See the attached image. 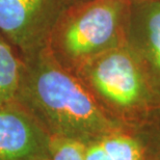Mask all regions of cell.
Masks as SVG:
<instances>
[{
  "label": "cell",
  "mask_w": 160,
  "mask_h": 160,
  "mask_svg": "<svg viewBox=\"0 0 160 160\" xmlns=\"http://www.w3.org/2000/svg\"><path fill=\"white\" fill-rule=\"evenodd\" d=\"M126 45L160 96L159 0H130Z\"/></svg>",
  "instance_id": "6"
},
{
  "label": "cell",
  "mask_w": 160,
  "mask_h": 160,
  "mask_svg": "<svg viewBox=\"0 0 160 160\" xmlns=\"http://www.w3.org/2000/svg\"><path fill=\"white\" fill-rule=\"evenodd\" d=\"M68 0H0V34L21 57L47 47Z\"/></svg>",
  "instance_id": "4"
},
{
  "label": "cell",
  "mask_w": 160,
  "mask_h": 160,
  "mask_svg": "<svg viewBox=\"0 0 160 160\" xmlns=\"http://www.w3.org/2000/svg\"><path fill=\"white\" fill-rule=\"evenodd\" d=\"M111 119L131 131L160 107V96L127 45L95 57L75 73Z\"/></svg>",
  "instance_id": "2"
},
{
  "label": "cell",
  "mask_w": 160,
  "mask_h": 160,
  "mask_svg": "<svg viewBox=\"0 0 160 160\" xmlns=\"http://www.w3.org/2000/svg\"><path fill=\"white\" fill-rule=\"evenodd\" d=\"M112 160H147L139 139L128 130H119L99 139Z\"/></svg>",
  "instance_id": "8"
},
{
  "label": "cell",
  "mask_w": 160,
  "mask_h": 160,
  "mask_svg": "<svg viewBox=\"0 0 160 160\" xmlns=\"http://www.w3.org/2000/svg\"><path fill=\"white\" fill-rule=\"evenodd\" d=\"M50 135L16 101L0 104V160L49 158Z\"/></svg>",
  "instance_id": "5"
},
{
  "label": "cell",
  "mask_w": 160,
  "mask_h": 160,
  "mask_svg": "<svg viewBox=\"0 0 160 160\" xmlns=\"http://www.w3.org/2000/svg\"><path fill=\"white\" fill-rule=\"evenodd\" d=\"M15 101L50 136H65L84 143L127 130L102 109L74 72L54 58L46 48L22 57Z\"/></svg>",
  "instance_id": "1"
},
{
  "label": "cell",
  "mask_w": 160,
  "mask_h": 160,
  "mask_svg": "<svg viewBox=\"0 0 160 160\" xmlns=\"http://www.w3.org/2000/svg\"><path fill=\"white\" fill-rule=\"evenodd\" d=\"M40 160H50L49 158H44V159H40Z\"/></svg>",
  "instance_id": "13"
},
{
  "label": "cell",
  "mask_w": 160,
  "mask_h": 160,
  "mask_svg": "<svg viewBox=\"0 0 160 160\" xmlns=\"http://www.w3.org/2000/svg\"><path fill=\"white\" fill-rule=\"evenodd\" d=\"M159 1H160V0H159Z\"/></svg>",
  "instance_id": "14"
},
{
  "label": "cell",
  "mask_w": 160,
  "mask_h": 160,
  "mask_svg": "<svg viewBox=\"0 0 160 160\" xmlns=\"http://www.w3.org/2000/svg\"><path fill=\"white\" fill-rule=\"evenodd\" d=\"M86 160H112L105 151L99 140L91 142L85 145Z\"/></svg>",
  "instance_id": "11"
},
{
  "label": "cell",
  "mask_w": 160,
  "mask_h": 160,
  "mask_svg": "<svg viewBox=\"0 0 160 160\" xmlns=\"http://www.w3.org/2000/svg\"><path fill=\"white\" fill-rule=\"evenodd\" d=\"M130 132L139 139L147 160H160V107Z\"/></svg>",
  "instance_id": "9"
},
{
  "label": "cell",
  "mask_w": 160,
  "mask_h": 160,
  "mask_svg": "<svg viewBox=\"0 0 160 160\" xmlns=\"http://www.w3.org/2000/svg\"><path fill=\"white\" fill-rule=\"evenodd\" d=\"M85 145L78 139L65 136H50V160H86Z\"/></svg>",
  "instance_id": "10"
},
{
  "label": "cell",
  "mask_w": 160,
  "mask_h": 160,
  "mask_svg": "<svg viewBox=\"0 0 160 160\" xmlns=\"http://www.w3.org/2000/svg\"><path fill=\"white\" fill-rule=\"evenodd\" d=\"M86 1H92V0H68L69 4H76V3H81V2H86Z\"/></svg>",
  "instance_id": "12"
},
{
  "label": "cell",
  "mask_w": 160,
  "mask_h": 160,
  "mask_svg": "<svg viewBox=\"0 0 160 160\" xmlns=\"http://www.w3.org/2000/svg\"><path fill=\"white\" fill-rule=\"evenodd\" d=\"M130 0H92L71 4L52 29L47 49L70 71L126 45Z\"/></svg>",
  "instance_id": "3"
},
{
  "label": "cell",
  "mask_w": 160,
  "mask_h": 160,
  "mask_svg": "<svg viewBox=\"0 0 160 160\" xmlns=\"http://www.w3.org/2000/svg\"><path fill=\"white\" fill-rule=\"evenodd\" d=\"M22 69V57L0 34V104L15 101Z\"/></svg>",
  "instance_id": "7"
}]
</instances>
